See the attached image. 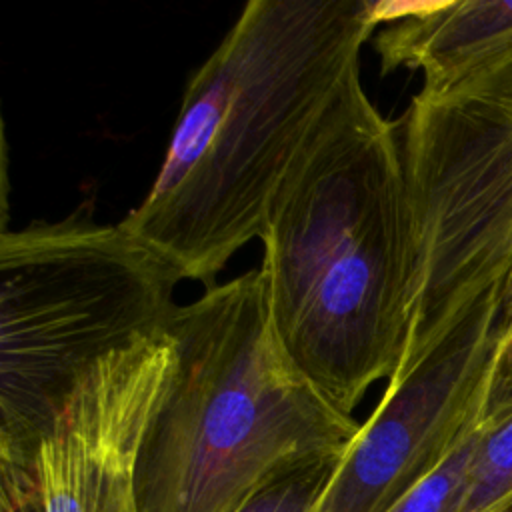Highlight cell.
Returning a JSON list of instances; mask_svg holds the SVG:
<instances>
[{
    "label": "cell",
    "instance_id": "cell-1",
    "mask_svg": "<svg viewBox=\"0 0 512 512\" xmlns=\"http://www.w3.org/2000/svg\"><path fill=\"white\" fill-rule=\"evenodd\" d=\"M378 20L368 0H250L192 72L160 170L120 220L206 288L250 240Z\"/></svg>",
    "mask_w": 512,
    "mask_h": 512
},
{
    "label": "cell",
    "instance_id": "cell-2",
    "mask_svg": "<svg viewBox=\"0 0 512 512\" xmlns=\"http://www.w3.org/2000/svg\"><path fill=\"white\" fill-rule=\"evenodd\" d=\"M266 306L294 366L342 412L400 366L418 244L398 124L352 72L278 188L262 230Z\"/></svg>",
    "mask_w": 512,
    "mask_h": 512
},
{
    "label": "cell",
    "instance_id": "cell-3",
    "mask_svg": "<svg viewBox=\"0 0 512 512\" xmlns=\"http://www.w3.org/2000/svg\"><path fill=\"white\" fill-rule=\"evenodd\" d=\"M166 332L174 354L138 454V512H238L358 434L280 346L260 270L178 306Z\"/></svg>",
    "mask_w": 512,
    "mask_h": 512
},
{
    "label": "cell",
    "instance_id": "cell-4",
    "mask_svg": "<svg viewBox=\"0 0 512 512\" xmlns=\"http://www.w3.org/2000/svg\"><path fill=\"white\" fill-rule=\"evenodd\" d=\"M178 268L122 222L78 206L0 234V462H30L78 384L164 334Z\"/></svg>",
    "mask_w": 512,
    "mask_h": 512
},
{
    "label": "cell",
    "instance_id": "cell-5",
    "mask_svg": "<svg viewBox=\"0 0 512 512\" xmlns=\"http://www.w3.org/2000/svg\"><path fill=\"white\" fill-rule=\"evenodd\" d=\"M396 124L418 244L408 358L478 294L512 286V44L420 88Z\"/></svg>",
    "mask_w": 512,
    "mask_h": 512
},
{
    "label": "cell",
    "instance_id": "cell-6",
    "mask_svg": "<svg viewBox=\"0 0 512 512\" xmlns=\"http://www.w3.org/2000/svg\"><path fill=\"white\" fill-rule=\"evenodd\" d=\"M502 340V286L494 284L400 362L308 512L398 506L480 426Z\"/></svg>",
    "mask_w": 512,
    "mask_h": 512
},
{
    "label": "cell",
    "instance_id": "cell-7",
    "mask_svg": "<svg viewBox=\"0 0 512 512\" xmlns=\"http://www.w3.org/2000/svg\"><path fill=\"white\" fill-rule=\"evenodd\" d=\"M382 72L420 70L440 90L512 44V0L410 4L374 40Z\"/></svg>",
    "mask_w": 512,
    "mask_h": 512
},
{
    "label": "cell",
    "instance_id": "cell-8",
    "mask_svg": "<svg viewBox=\"0 0 512 512\" xmlns=\"http://www.w3.org/2000/svg\"><path fill=\"white\" fill-rule=\"evenodd\" d=\"M512 498V414L480 426L454 512H496Z\"/></svg>",
    "mask_w": 512,
    "mask_h": 512
},
{
    "label": "cell",
    "instance_id": "cell-9",
    "mask_svg": "<svg viewBox=\"0 0 512 512\" xmlns=\"http://www.w3.org/2000/svg\"><path fill=\"white\" fill-rule=\"evenodd\" d=\"M478 434L480 426L462 440V444L436 472H432L390 512H454L462 494Z\"/></svg>",
    "mask_w": 512,
    "mask_h": 512
},
{
    "label": "cell",
    "instance_id": "cell-10",
    "mask_svg": "<svg viewBox=\"0 0 512 512\" xmlns=\"http://www.w3.org/2000/svg\"><path fill=\"white\" fill-rule=\"evenodd\" d=\"M340 458L320 460L282 476L238 512H308L328 484Z\"/></svg>",
    "mask_w": 512,
    "mask_h": 512
},
{
    "label": "cell",
    "instance_id": "cell-11",
    "mask_svg": "<svg viewBox=\"0 0 512 512\" xmlns=\"http://www.w3.org/2000/svg\"><path fill=\"white\" fill-rule=\"evenodd\" d=\"M504 340L490 378L488 396L482 410V426L504 420L512 414V286H502Z\"/></svg>",
    "mask_w": 512,
    "mask_h": 512
},
{
    "label": "cell",
    "instance_id": "cell-12",
    "mask_svg": "<svg viewBox=\"0 0 512 512\" xmlns=\"http://www.w3.org/2000/svg\"><path fill=\"white\" fill-rule=\"evenodd\" d=\"M0 512H42L28 464H0Z\"/></svg>",
    "mask_w": 512,
    "mask_h": 512
},
{
    "label": "cell",
    "instance_id": "cell-13",
    "mask_svg": "<svg viewBox=\"0 0 512 512\" xmlns=\"http://www.w3.org/2000/svg\"><path fill=\"white\" fill-rule=\"evenodd\" d=\"M496 512H512V498H510V500H506V502H504Z\"/></svg>",
    "mask_w": 512,
    "mask_h": 512
}]
</instances>
